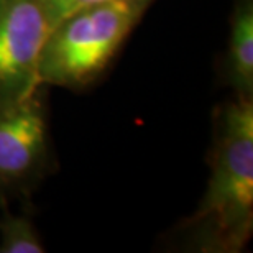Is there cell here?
Here are the masks:
<instances>
[{
    "instance_id": "4",
    "label": "cell",
    "mask_w": 253,
    "mask_h": 253,
    "mask_svg": "<svg viewBox=\"0 0 253 253\" xmlns=\"http://www.w3.org/2000/svg\"><path fill=\"white\" fill-rule=\"evenodd\" d=\"M49 161V130L40 89L0 109V199L25 194Z\"/></svg>"
},
{
    "instance_id": "8",
    "label": "cell",
    "mask_w": 253,
    "mask_h": 253,
    "mask_svg": "<svg viewBox=\"0 0 253 253\" xmlns=\"http://www.w3.org/2000/svg\"><path fill=\"white\" fill-rule=\"evenodd\" d=\"M130 2H133V3H136V5H140V7L146 8V7H148V5H150L151 0H130Z\"/></svg>"
},
{
    "instance_id": "1",
    "label": "cell",
    "mask_w": 253,
    "mask_h": 253,
    "mask_svg": "<svg viewBox=\"0 0 253 253\" xmlns=\"http://www.w3.org/2000/svg\"><path fill=\"white\" fill-rule=\"evenodd\" d=\"M202 250L239 252L253 232V99L225 104L215 115L211 176L189 219Z\"/></svg>"
},
{
    "instance_id": "3",
    "label": "cell",
    "mask_w": 253,
    "mask_h": 253,
    "mask_svg": "<svg viewBox=\"0 0 253 253\" xmlns=\"http://www.w3.org/2000/svg\"><path fill=\"white\" fill-rule=\"evenodd\" d=\"M51 32L42 0H0V109L40 89V58Z\"/></svg>"
},
{
    "instance_id": "6",
    "label": "cell",
    "mask_w": 253,
    "mask_h": 253,
    "mask_svg": "<svg viewBox=\"0 0 253 253\" xmlns=\"http://www.w3.org/2000/svg\"><path fill=\"white\" fill-rule=\"evenodd\" d=\"M46 252L33 222L22 214L3 212L0 215V253Z\"/></svg>"
},
{
    "instance_id": "7",
    "label": "cell",
    "mask_w": 253,
    "mask_h": 253,
    "mask_svg": "<svg viewBox=\"0 0 253 253\" xmlns=\"http://www.w3.org/2000/svg\"><path fill=\"white\" fill-rule=\"evenodd\" d=\"M102 2H107V0H42L44 13H46L51 28L56 27L61 20L73 15L74 12H79V10H83L85 7L102 3Z\"/></svg>"
},
{
    "instance_id": "2",
    "label": "cell",
    "mask_w": 253,
    "mask_h": 253,
    "mask_svg": "<svg viewBox=\"0 0 253 253\" xmlns=\"http://www.w3.org/2000/svg\"><path fill=\"white\" fill-rule=\"evenodd\" d=\"M145 8L130 0L85 7L51 28L40 58V85L84 87L114 59Z\"/></svg>"
},
{
    "instance_id": "5",
    "label": "cell",
    "mask_w": 253,
    "mask_h": 253,
    "mask_svg": "<svg viewBox=\"0 0 253 253\" xmlns=\"http://www.w3.org/2000/svg\"><path fill=\"white\" fill-rule=\"evenodd\" d=\"M224 76L235 97L253 99V0L235 2Z\"/></svg>"
}]
</instances>
